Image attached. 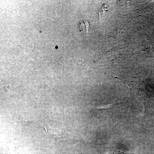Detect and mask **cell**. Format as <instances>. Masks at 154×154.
I'll use <instances>...</instances> for the list:
<instances>
[{"mask_svg": "<svg viewBox=\"0 0 154 154\" xmlns=\"http://www.w3.org/2000/svg\"><path fill=\"white\" fill-rule=\"evenodd\" d=\"M89 28H90V25L88 22H82L80 24V31H84L85 34L88 33Z\"/></svg>", "mask_w": 154, "mask_h": 154, "instance_id": "obj_1", "label": "cell"}, {"mask_svg": "<svg viewBox=\"0 0 154 154\" xmlns=\"http://www.w3.org/2000/svg\"><path fill=\"white\" fill-rule=\"evenodd\" d=\"M107 154H136L133 153L125 152L120 151H114Z\"/></svg>", "mask_w": 154, "mask_h": 154, "instance_id": "obj_2", "label": "cell"}]
</instances>
